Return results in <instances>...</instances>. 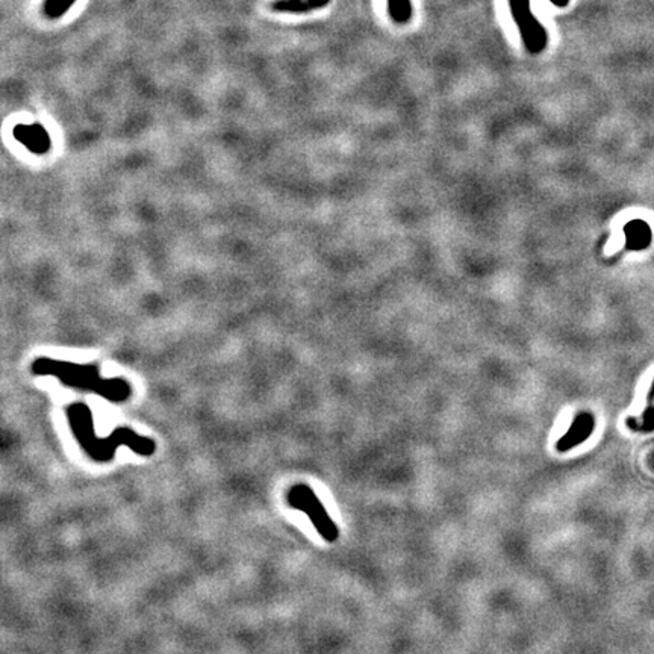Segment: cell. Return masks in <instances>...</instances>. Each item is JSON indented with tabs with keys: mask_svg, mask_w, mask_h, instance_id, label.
<instances>
[{
	"mask_svg": "<svg viewBox=\"0 0 654 654\" xmlns=\"http://www.w3.org/2000/svg\"><path fill=\"white\" fill-rule=\"evenodd\" d=\"M67 418L71 433L77 438L79 446L95 462H111L114 459L119 447H128L129 450L140 456H152L157 451V444L148 436L138 435L128 427L115 429L108 438H97L95 422L90 408L86 404H71L67 409Z\"/></svg>",
	"mask_w": 654,
	"mask_h": 654,
	"instance_id": "cell-1",
	"label": "cell"
},
{
	"mask_svg": "<svg viewBox=\"0 0 654 654\" xmlns=\"http://www.w3.org/2000/svg\"><path fill=\"white\" fill-rule=\"evenodd\" d=\"M550 4L558 8H567L569 5V0H550Z\"/></svg>",
	"mask_w": 654,
	"mask_h": 654,
	"instance_id": "cell-9",
	"label": "cell"
},
{
	"mask_svg": "<svg viewBox=\"0 0 654 654\" xmlns=\"http://www.w3.org/2000/svg\"><path fill=\"white\" fill-rule=\"evenodd\" d=\"M594 429H595V418H594L593 413H578L577 417L574 418L573 424L569 426L567 433L556 444V450L559 451V453L573 450L574 447L588 441L589 436L593 435Z\"/></svg>",
	"mask_w": 654,
	"mask_h": 654,
	"instance_id": "cell-5",
	"label": "cell"
},
{
	"mask_svg": "<svg viewBox=\"0 0 654 654\" xmlns=\"http://www.w3.org/2000/svg\"><path fill=\"white\" fill-rule=\"evenodd\" d=\"M649 241H651V231H649V224L640 220H633L631 223L626 224L627 249L642 250L649 247Z\"/></svg>",
	"mask_w": 654,
	"mask_h": 654,
	"instance_id": "cell-6",
	"label": "cell"
},
{
	"mask_svg": "<svg viewBox=\"0 0 654 654\" xmlns=\"http://www.w3.org/2000/svg\"><path fill=\"white\" fill-rule=\"evenodd\" d=\"M509 13L529 55H540L549 48V31L531 11V0H507Z\"/></svg>",
	"mask_w": 654,
	"mask_h": 654,
	"instance_id": "cell-4",
	"label": "cell"
},
{
	"mask_svg": "<svg viewBox=\"0 0 654 654\" xmlns=\"http://www.w3.org/2000/svg\"><path fill=\"white\" fill-rule=\"evenodd\" d=\"M389 19L398 26H406L413 19V0H386Z\"/></svg>",
	"mask_w": 654,
	"mask_h": 654,
	"instance_id": "cell-7",
	"label": "cell"
},
{
	"mask_svg": "<svg viewBox=\"0 0 654 654\" xmlns=\"http://www.w3.org/2000/svg\"><path fill=\"white\" fill-rule=\"evenodd\" d=\"M33 371L39 375L55 376L67 386L99 394L111 402H123L131 394V386L124 380L102 379L95 367L77 366L55 360H39L35 362Z\"/></svg>",
	"mask_w": 654,
	"mask_h": 654,
	"instance_id": "cell-2",
	"label": "cell"
},
{
	"mask_svg": "<svg viewBox=\"0 0 654 654\" xmlns=\"http://www.w3.org/2000/svg\"><path fill=\"white\" fill-rule=\"evenodd\" d=\"M627 427L633 431H640V433H649L654 431V404H649V408L645 409L640 420L636 418H627Z\"/></svg>",
	"mask_w": 654,
	"mask_h": 654,
	"instance_id": "cell-8",
	"label": "cell"
},
{
	"mask_svg": "<svg viewBox=\"0 0 654 654\" xmlns=\"http://www.w3.org/2000/svg\"><path fill=\"white\" fill-rule=\"evenodd\" d=\"M649 404H654V382L653 385H651V389H649Z\"/></svg>",
	"mask_w": 654,
	"mask_h": 654,
	"instance_id": "cell-10",
	"label": "cell"
},
{
	"mask_svg": "<svg viewBox=\"0 0 654 654\" xmlns=\"http://www.w3.org/2000/svg\"><path fill=\"white\" fill-rule=\"evenodd\" d=\"M286 503L295 511L308 515L322 540H326L327 542H337L340 538V529L327 513L326 507L322 506L317 494L313 493L308 485H295L286 494Z\"/></svg>",
	"mask_w": 654,
	"mask_h": 654,
	"instance_id": "cell-3",
	"label": "cell"
}]
</instances>
